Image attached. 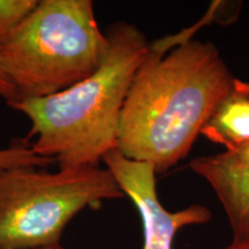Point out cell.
I'll use <instances>...</instances> for the list:
<instances>
[{"label":"cell","mask_w":249,"mask_h":249,"mask_svg":"<svg viewBox=\"0 0 249 249\" xmlns=\"http://www.w3.org/2000/svg\"><path fill=\"white\" fill-rule=\"evenodd\" d=\"M236 77L213 43L192 33L151 42L130 86L117 150L165 173L185 160Z\"/></svg>","instance_id":"cell-1"},{"label":"cell","mask_w":249,"mask_h":249,"mask_svg":"<svg viewBox=\"0 0 249 249\" xmlns=\"http://www.w3.org/2000/svg\"><path fill=\"white\" fill-rule=\"evenodd\" d=\"M105 35L108 49L95 73L60 92L11 107L30 121L24 140L31 149L53 160L59 169L98 166L117 149L124 102L151 42L124 21L112 23Z\"/></svg>","instance_id":"cell-2"},{"label":"cell","mask_w":249,"mask_h":249,"mask_svg":"<svg viewBox=\"0 0 249 249\" xmlns=\"http://www.w3.org/2000/svg\"><path fill=\"white\" fill-rule=\"evenodd\" d=\"M108 49L91 0H38L0 44L18 102L66 90L97 71Z\"/></svg>","instance_id":"cell-3"},{"label":"cell","mask_w":249,"mask_h":249,"mask_svg":"<svg viewBox=\"0 0 249 249\" xmlns=\"http://www.w3.org/2000/svg\"><path fill=\"white\" fill-rule=\"evenodd\" d=\"M124 197L111 171L99 165L55 172L35 166L0 170V249L60 245L81 211Z\"/></svg>","instance_id":"cell-4"},{"label":"cell","mask_w":249,"mask_h":249,"mask_svg":"<svg viewBox=\"0 0 249 249\" xmlns=\"http://www.w3.org/2000/svg\"><path fill=\"white\" fill-rule=\"evenodd\" d=\"M103 163L138 210L143 231L142 249H173L180 230L209 223L213 218L211 211L202 204L167 210L158 197L157 174L151 164L130 160L117 149L105 155Z\"/></svg>","instance_id":"cell-5"},{"label":"cell","mask_w":249,"mask_h":249,"mask_svg":"<svg viewBox=\"0 0 249 249\" xmlns=\"http://www.w3.org/2000/svg\"><path fill=\"white\" fill-rule=\"evenodd\" d=\"M189 167L213 189L229 220L232 240L249 238V166L220 152L195 158Z\"/></svg>","instance_id":"cell-6"},{"label":"cell","mask_w":249,"mask_h":249,"mask_svg":"<svg viewBox=\"0 0 249 249\" xmlns=\"http://www.w3.org/2000/svg\"><path fill=\"white\" fill-rule=\"evenodd\" d=\"M201 135L225 151H234L249 143V83L236 77L233 87L217 104Z\"/></svg>","instance_id":"cell-7"},{"label":"cell","mask_w":249,"mask_h":249,"mask_svg":"<svg viewBox=\"0 0 249 249\" xmlns=\"http://www.w3.org/2000/svg\"><path fill=\"white\" fill-rule=\"evenodd\" d=\"M54 164L51 158L37 155L26 140H18L8 148L0 149V170L21 166L46 167Z\"/></svg>","instance_id":"cell-8"},{"label":"cell","mask_w":249,"mask_h":249,"mask_svg":"<svg viewBox=\"0 0 249 249\" xmlns=\"http://www.w3.org/2000/svg\"><path fill=\"white\" fill-rule=\"evenodd\" d=\"M38 0H0V44L35 8Z\"/></svg>","instance_id":"cell-9"},{"label":"cell","mask_w":249,"mask_h":249,"mask_svg":"<svg viewBox=\"0 0 249 249\" xmlns=\"http://www.w3.org/2000/svg\"><path fill=\"white\" fill-rule=\"evenodd\" d=\"M0 97L4 99L9 107L18 102L17 92L1 70H0Z\"/></svg>","instance_id":"cell-10"},{"label":"cell","mask_w":249,"mask_h":249,"mask_svg":"<svg viewBox=\"0 0 249 249\" xmlns=\"http://www.w3.org/2000/svg\"><path fill=\"white\" fill-rule=\"evenodd\" d=\"M224 154L235 163L249 166V143L234 151H224Z\"/></svg>","instance_id":"cell-11"},{"label":"cell","mask_w":249,"mask_h":249,"mask_svg":"<svg viewBox=\"0 0 249 249\" xmlns=\"http://www.w3.org/2000/svg\"><path fill=\"white\" fill-rule=\"evenodd\" d=\"M220 249H249V238L242 240H232L229 245Z\"/></svg>","instance_id":"cell-12"},{"label":"cell","mask_w":249,"mask_h":249,"mask_svg":"<svg viewBox=\"0 0 249 249\" xmlns=\"http://www.w3.org/2000/svg\"><path fill=\"white\" fill-rule=\"evenodd\" d=\"M30 249H67L62 247L61 245H54V246H49V247H39V248H30Z\"/></svg>","instance_id":"cell-13"}]
</instances>
